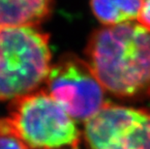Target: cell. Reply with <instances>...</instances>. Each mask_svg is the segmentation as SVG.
<instances>
[{"mask_svg": "<svg viewBox=\"0 0 150 149\" xmlns=\"http://www.w3.org/2000/svg\"><path fill=\"white\" fill-rule=\"evenodd\" d=\"M138 20L142 25L150 29V0H144L142 3Z\"/></svg>", "mask_w": 150, "mask_h": 149, "instance_id": "9c48e42d", "label": "cell"}, {"mask_svg": "<svg viewBox=\"0 0 150 149\" xmlns=\"http://www.w3.org/2000/svg\"><path fill=\"white\" fill-rule=\"evenodd\" d=\"M142 6V0H90L93 15L106 26L135 20L139 17Z\"/></svg>", "mask_w": 150, "mask_h": 149, "instance_id": "52a82bcc", "label": "cell"}, {"mask_svg": "<svg viewBox=\"0 0 150 149\" xmlns=\"http://www.w3.org/2000/svg\"><path fill=\"white\" fill-rule=\"evenodd\" d=\"M50 36L35 26L0 27V101L34 92L50 69Z\"/></svg>", "mask_w": 150, "mask_h": 149, "instance_id": "3957f363", "label": "cell"}, {"mask_svg": "<svg viewBox=\"0 0 150 149\" xmlns=\"http://www.w3.org/2000/svg\"><path fill=\"white\" fill-rule=\"evenodd\" d=\"M0 133L16 136L29 149H79L81 139L75 119L44 90L12 100Z\"/></svg>", "mask_w": 150, "mask_h": 149, "instance_id": "7a4b0ae2", "label": "cell"}, {"mask_svg": "<svg viewBox=\"0 0 150 149\" xmlns=\"http://www.w3.org/2000/svg\"><path fill=\"white\" fill-rule=\"evenodd\" d=\"M0 149H29V147L16 136L0 133Z\"/></svg>", "mask_w": 150, "mask_h": 149, "instance_id": "ba28073f", "label": "cell"}, {"mask_svg": "<svg viewBox=\"0 0 150 149\" xmlns=\"http://www.w3.org/2000/svg\"><path fill=\"white\" fill-rule=\"evenodd\" d=\"M47 93L74 119L87 121L104 106V88L87 62L76 55H63L50 69Z\"/></svg>", "mask_w": 150, "mask_h": 149, "instance_id": "5b68a950", "label": "cell"}, {"mask_svg": "<svg viewBox=\"0 0 150 149\" xmlns=\"http://www.w3.org/2000/svg\"><path fill=\"white\" fill-rule=\"evenodd\" d=\"M52 0H0V27L36 26L49 17Z\"/></svg>", "mask_w": 150, "mask_h": 149, "instance_id": "8992f818", "label": "cell"}, {"mask_svg": "<svg viewBox=\"0 0 150 149\" xmlns=\"http://www.w3.org/2000/svg\"><path fill=\"white\" fill-rule=\"evenodd\" d=\"M85 149H150V109L106 103L84 122Z\"/></svg>", "mask_w": 150, "mask_h": 149, "instance_id": "277c9868", "label": "cell"}, {"mask_svg": "<svg viewBox=\"0 0 150 149\" xmlns=\"http://www.w3.org/2000/svg\"><path fill=\"white\" fill-rule=\"evenodd\" d=\"M87 64L105 90L122 99L150 97V29L126 23L98 28L85 47Z\"/></svg>", "mask_w": 150, "mask_h": 149, "instance_id": "6da1fadb", "label": "cell"}]
</instances>
